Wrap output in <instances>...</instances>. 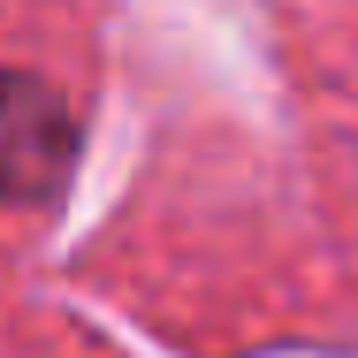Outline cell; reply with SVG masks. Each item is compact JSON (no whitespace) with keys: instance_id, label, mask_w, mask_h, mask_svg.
Listing matches in <instances>:
<instances>
[{"instance_id":"1","label":"cell","mask_w":358,"mask_h":358,"mask_svg":"<svg viewBox=\"0 0 358 358\" xmlns=\"http://www.w3.org/2000/svg\"><path fill=\"white\" fill-rule=\"evenodd\" d=\"M69 160V122L62 99L31 76H0V199H38L54 191Z\"/></svg>"}]
</instances>
